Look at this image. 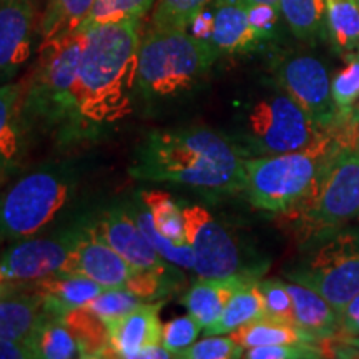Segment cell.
<instances>
[{"label":"cell","instance_id":"cell-1","mask_svg":"<svg viewBox=\"0 0 359 359\" xmlns=\"http://www.w3.org/2000/svg\"><path fill=\"white\" fill-rule=\"evenodd\" d=\"M130 175L217 196L245 191L246 182L243 154L206 128L151 132L138 148Z\"/></svg>","mask_w":359,"mask_h":359},{"label":"cell","instance_id":"cell-2","mask_svg":"<svg viewBox=\"0 0 359 359\" xmlns=\"http://www.w3.org/2000/svg\"><path fill=\"white\" fill-rule=\"evenodd\" d=\"M140 20L100 25L85 34L75 97L80 138L125 118L137 95Z\"/></svg>","mask_w":359,"mask_h":359},{"label":"cell","instance_id":"cell-3","mask_svg":"<svg viewBox=\"0 0 359 359\" xmlns=\"http://www.w3.org/2000/svg\"><path fill=\"white\" fill-rule=\"evenodd\" d=\"M85 34L75 32L42 40L37 64L25 77L22 116L27 130L53 132L60 140H79L75 97Z\"/></svg>","mask_w":359,"mask_h":359},{"label":"cell","instance_id":"cell-4","mask_svg":"<svg viewBox=\"0 0 359 359\" xmlns=\"http://www.w3.org/2000/svg\"><path fill=\"white\" fill-rule=\"evenodd\" d=\"M218 55L188 30L151 27L138 47L137 95L148 102L183 95L203 82Z\"/></svg>","mask_w":359,"mask_h":359},{"label":"cell","instance_id":"cell-5","mask_svg":"<svg viewBox=\"0 0 359 359\" xmlns=\"http://www.w3.org/2000/svg\"><path fill=\"white\" fill-rule=\"evenodd\" d=\"M288 213L311 243L359 218V143L339 142L308 195Z\"/></svg>","mask_w":359,"mask_h":359},{"label":"cell","instance_id":"cell-6","mask_svg":"<svg viewBox=\"0 0 359 359\" xmlns=\"http://www.w3.org/2000/svg\"><path fill=\"white\" fill-rule=\"evenodd\" d=\"M74 170L40 167L22 175L0 195V245L40 235L72 205Z\"/></svg>","mask_w":359,"mask_h":359},{"label":"cell","instance_id":"cell-7","mask_svg":"<svg viewBox=\"0 0 359 359\" xmlns=\"http://www.w3.org/2000/svg\"><path fill=\"white\" fill-rule=\"evenodd\" d=\"M338 143L333 130H327L320 140L302 151L245 160V193L250 203L263 212L288 213L311 190Z\"/></svg>","mask_w":359,"mask_h":359},{"label":"cell","instance_id":"cell-8","mask_svg":"<svg viewBox=\"0 0 359 359\" xmlns=\"http://www.w3.org/2000/svg\"><path fill=\"white\" fill-rule=\"evenodd\" d=\"M286 276L320 293L339 313L359 294V226L348 224L313 241Z\"/></svg>","mask_w":359,"mask_h":359},{"label":"cell","instance_id":"cell-9","mask_svg":"<svg viewBox=\"0 0 359 359\" xmlns=\"http://www.w3.org/2000/svg\"><path fill=\"white\" fill-rule=\"evenodd\" d=\"M88 223L74 224L53 235H35L8 243L0 253L6 290H29L35 283L57 275H72L75 251Z\"/></svg>","mask_w":359,"mask_h":359},{"label":"cell","instance_id":"cell-10","mask_svg":"<svg viewBox=\"0 0 359 359\" xmlns=\"http://www.w3.org/2000/svg\"><path fill=\"white\" fill-rule=\"evenodd\" d=\"M326 132L293 98L280 93L251 107L246 116L245 140L257 154L283 155L311 147Z\"/></svg>","mask_w":359,"mask_h":359},{"label":"cell","instance_id":"cell-11","mask_svg":"<svg viewBox=\"0 0 359 359\" xmlns=\"http://www.w3.org/2000/svg\"><path fill=\"white\" fill-rule=\"evenodd\" d=\"M188 245L195 255L193 271L198 278L222 280L238 275L241 268L240 248L231 233L200 205L182 206Z\"/></svg>","mask_w":359,"mask_h":359},{"label":"cell","instance_id":"cell-12","mask_svg":"<svg viewBox=\"0 0 359 359\" xmlns=\"http://www.w3.org/2000/svg\"><path fill=\"white\" fill-rule=\"evenodd\" d=\"M278 83L309 115L318 127L330 130L338 123V109L326 67L309 55L291 57L276 72Z\"/></svg>","mask_w":359,"mask_h":359},{"label":"cell","instance_id":"cell-13","mask_svg":"<svg viewBox=\"0 0 359 359\" xmlns=\"http://www.w3.org/2000/svg\"><path fill=\"white\" fill-rule=\"evenodd\" d=\"M212 6L208 4L190 29L218 53L250 52L266 40L251 25L246 7L233 0H212Z\"/></svg>","mask_w":359,"mask_h":359},{"label":"cell","instance_id":"cell-14","mask_svg":"<svg viewBox=\"0 0 359 359\" xmlns=\"http://www.w3.org/2000/svg\"><path fill=\"white\" fill-rule=\"evenodd\" d=\"M93 230L137 271L158 273V275H170L172 271L173 264L165 262L156 253L138 228L130 208L109 210L93 223Z\"/></svg>","mask_w":359,"mask_h":359},{"label":"cell","instance_id":"cell-15","mask_svg":"<svg viewBox=\"0 0 359 359\" xmlns=\"http://www.w3.org/2000/svg\"><path fill=\"white\" fill-rule=\"evenodd\" d=\"M32 0H0V85L13 82L34 55Z\"/></svg>","mask_w":359,"mask_h":359},{"label":"cell","instance_id":"cell-16","mask_svg":"<svg viewBox=\"0 0 359 359\" xmlns=\"http://www.w3.org/2000/svg\"><path fill=\"white\" fill-rule=\"evenodd\" d=\"M137 273L132 264L120 257L88 223L87 231L75 251L72 275H83L100 283L107 290H127L128 283Z\"/></svg>","mask_w":359,"mask_h":359},{"label":"cell","instance_id":"cell-17","mask_svg":"<svg viewBox=\"0 0 359 359\" xmlns=\"http://www.w3.org/2000/svg\"><path fill=\"white\" fill-rule=\"evenodd\" d=\"M25 77L0 85V175L7 178L22 165L29 145V130L22 116Z\"/></svg>","mask_w":359,"mask_h":359},{"label":"cell","instance_id":"cell-18","mask_svg":"<svg viewBox=\"0 0 359 359\" xmlns=\"http://www.w3.org/2000/svg\"><path fill=\"white\" fill-rule=\"evenodd\" d=\"M163 302H143L109 327L111 358L137 359L142 349L161 344L163 325L160 323V309Z\"/></svg>","mask_w":359,"mask_h":359},{"label":"cell","instance_id":"cell-19","mask_svg":"<svg viewBox=\"0 0 359 359\" xmlns=\"http://www.w3.org/2000/svg\"><path fill=\"white\" fill-rule=\"evenodd\" d=\"M48 318L39 291L4 290L0 294V338L30 343Z\"/></svg>","mask_w":359,"mask_h":359},{"label":"cell","instance_id":"cell-20","mask_svg":"<svg viewBox=\"0 0 359 359\" xmlns=\"http://www.w3.org/2000/svg\"><path fill=\"white\" fill-rule=\"evenodd\" d=\"M253 280L255 278L250 273H238L222 280L198 278V281L193 283L188 293L183 296V304L187 306L188 314L205 331L218 321L231 296Z\"/></svg>","mask_w":359,"mask_h":359},{"label":"cell","instance_id":"cell-21","mask_svg":"<svg viewBox=\"0 0 359 359\" xmlns=\"http://www.w3.org/2000/svg\"><path fill=\"white\" fill-rule=\"evenodd\" d=\"M29 290L42 294L43 308L48 316L64 318L74 309L95 299L107 288L83 275H57L35 283Z\"/></svg>","mask_w":359,"mask_h":359},{"label":"cell","instance_id":"cell-22","mask_svg":"<svg viewBox=\"0 0 359 359\" xmlns=\"http://www.w3.org/2000/svg\"><path fill=\"white\" fill-rule=\"evenodd\" d=\"M286 288L293 299L296 326L306 331L316 341L331 339L339 334V313L326 298L294 281L286 283Z\"/></svg>","mask_w":359,"mask_h":359},{"label":"cell","instance_id":"cell-23","mask_svg":"<svg viewBox=\"0 0 359 359\" xmlns=\"http://www.w3.org/2000/svg\"><path fill=\"white\" fill-rule=\"evenodd\" d=\"M266 318L264 299L258 288V281L253 280L241 286L230 302L224 306L222 316L212 327L205 330V334H230L238 327L250 325V323Z\"/></svg>","mask_w":359,"mask_h":359},{"label":"cell","instance_id":"cell-24","mask_svg":"<svg viewBox=\"0 0 359 359\" xmlns=\"http://www.w3.org/2000/svg\"><path fill=\"white\" fill-rule=\"evenodd\" d=\"M230 338L241 344L245 349L258 346H271V344H286V343H318L313 336L306 331L291 323H283L271 320V318H262L250 325H245L238 330L231 331Z\"/></svg>","mask_w":359,"mask_h":359},{"label":"cell","instance_id":"cell-25","mask_svg":"<svg viewBox=\"0 0 359 359\" xmlns=\"http://www.w3.org/2000/svg\"><path fill=\"white\" fill-rule=\"evenodd\" d=\"M29 346L37 359L82 358L77 338L62 318H48L30 339Z\"/></svg>","mask_w":359,"mask_h":359},{"label":"cell","instance_id":"cell-26","mask_svg":"<svg viewBox=\"0 0 359 359\" xmlns=\"http://www.w3.org/2000/svg\"><path fill=\"white\" fill-rule=\"evenodd\" d=\"M326 25L339 52L359 48V0H326Z\"/></svg>","mask_w":359,"mask_h":359},{"label":"cell","instance_id":"cell-27","mask_svg":"<svg viewBox=\"0 0 359 359\" xmlns=\"http://www.w3.org/2000/svg\"><path fill=\"white\" fill-rule=\"evenodd\" d=\"M95 0H48L40 22L42 40L72 34L92 11Z\"/></svg>","mask_w":359,"mask_h":359},{"label":"cell","instance_id":"cell-28","mask_svg":"<svg viewBox=\"0 0 359 359\" xmlns=\"http://www.w3.org/2000/svg\"><path fill=\"white\" fill-rule=\"evenodd\" d=\"M142 205L150 212L154 223L161 235L177 245H188L182 205L165 191H140Z\"/></svg>","mask_w":359,"mask_h":359},{"label":"cell","instance_id":"cell-29","mask_svg":"<svg viewBox=\"0 0 359 359\" xmlns=\"http://www.w3.org/2000/svg\"><path fill=\"white\" fill-rule=\"evenodd\" d=\"M155 2L156 0H95L92 11L77 30L87 34L100 25L123 20H140Z\"/></svg>","mask_w":359,"mask_h":359},{"label":"cell","instance_id":"cell-30","mask_svg":"<svg viewBox=\"0 0 359 359\" xmlns=\"http://www.w3.org/2000/svg\"><path fill=\"white\" fill-rule=\"evenodd\" d=\"M132 213L138 228H140L147 240L150 241V245L154 246L156 253H158L165 262L172 263L173 266L191 269L193 271V268H195V255H193L190 245H177L175 241L170 240V238L161 235V233L156 230L150 212H148L143 205L137 206V208H132Z\"/></svg>","mask_w":359,"mask_h":359},{"label":"cell","instance_id":"cell-31","mask_svg":"<svg viewBox=\"0 0 359 359\" xmlns=\"http://www.w3.org/2000/svg\"><path fill=\"white\" fill-rule=\"evenodd\" d=\"M280 12L302 40L316 37L326 19V0H280Z\"/></svg>","mask_w":359,"mask_h":359},{"label":"cell","instance_id":"cell-32","mask_svg":"<svg viewBox=\"0 0 359 359\" xmlns=\"http://www.w3.org/2000/svg\"><path fill=\"white\" fill-rule=\"evenodd\" d=\"M212 0H156L154 27L188 30Z\"/></svg>","mask_w":359,"mask_h":359},{"label":"cell","instance_id":"cell-33","mask_svg":"<svg viewBox=\"0 0 359 359\" xmlns=\"http://www.w3.org/2000/svg\"><path fill=\"white\" fill-rule=\"evenodd\" d=\"M331 90L338 109V123L353 120L359 100V55L349 57L348 65L331 80Z\"/></svg>","mask_w":359,"mask_h":359},{"label":"cell","instance_id":"cell-34","mask_svg":"<svg viewBox=\"0 0 359 359\" xmlns=\"http://www.w3.org/2000/svg\"><path fill=\"white\" fill-rule=\"evenodd\" d=\"M143 303L142 298L132 293L130 290L120 288V290H105L102 294H98L95 299L85 304L87 311H90L95 316L105 323L107 326L114 325L125 314H128L132 309H135L138 304Z\"/></svg>","mask_w":359,"mask_h":359},{"label":"cell","instance_id":"cell-35","mask_svg":"<svg viewBox=\"0 0 359 359\" xmlns=\"http://www.w3.org/2000/svg\"><path fill=\"white\" fill-rule=\"evenodd\" d=\"M245 348L230 336L208 334L205 339L195 341L180 354L183 359H236L243 358Z\"/></svg>","mask_w":359,"mask_h":359},{"label":"cell","instance_id":"cell-36","mask_svg":"<svg viewBox=\"0 0 359 359\" xmlns=\"http://www.w3.org/2000/svg\"><path fill=\"white\" fill-rule=\"evenodd\" d=\"M258 288L263 294L266 318L296 325L293 299H291L290 291L286 288V283L271 278V280L258 281Z\"/></svg>","mask_w":359,"mask_h":359},{"label":"cell","instance_id":"cell-37","mask_svg":"<svg viewBox=\"0 0 359 359\" xmlns=\"http://www.w3.org/2000/svg\"><path fill=\"white\" fill-rule=\"evenodd\" d=\"M201 326L193 318L188 316L177 318V320L163 325V336H161V344L172 353L173 358H180V354L190 348L198 338Z\"/></svg>","mask_w":359,"mask_h":359},{"label":"cell","instance_id":"cell-38","mask_svg":"<svg viewBox=\"0 0 359 359\" xmlns=\"http://www.w3.org/2000/svg\"><path fill=\"white\" fill-rule=\"evenodd\" d=\"M243 358L248 359H316L325 358L321 348L314 343H286L245 349Z\"/></svg>","mask_w":359,"mask_h":359},{"label":"cell","instance_id":"cell-39","mask_svg":"<svg viewBox=\"0 0 359 359\" xmlns=\"http://www.w3.org/2000/svg\"><path fill=\"white\" fill-rule=\"evenodd\" d=\"M246 12H248V19L251 22V25H253L264 39L271 37L278 17H280V8L273 6H253L246 7Z\"/></svg>","mask_w":359,"mask_h":359},{"label":"cell","instance_id":"cell-40","mask_svg":"<svg viewBox=\"0 0 359 359\" xmlns=\"http://www.w3.org/2000/svg\"><path fill=\"white\" fill-rule=\"evenodd\" d=\"M341 331L339 334L359 336V294L339 311Z\"/></svg>","mask_w":359,"mask_h":359},{"label":"cell","instance_id":"cell-41","mask_svg":"<svg viewBox=\"0 0 359 359\" xmlns=\"http://www.w3.org/2000/svg\"><path fill=\"white\" fill-rule=\"evenodd\" d=\"M35 353L29 343L0 338V359H34Z\"/></svg>","mask_w":359,"mask_h":359},{"label":"cell","instance_id":"cell-42","mask_svg":"<svg viewBox=\"0 0 359 359\" xmlns=\"http://www.w3.org/2000/svg\"><path fill=\"white\" fill-rule=\"evenodd\" d=\"M233 2L240 4L243 7H253V6H273L280 8V0H233Z\"/></svg>","mask_w":359,"mask_h":359},{"label":"cell","instance_id":"cell-43","mask_svg":"<svg viewBox=\"0 0 359 359\" xmlns=\"http://www.w3.org/2000/svg\"><path fill=\"white\" fill-rule=\"evenodd\" d=\"M339 341H343L344 344H348V346H351L353 349H356L359 353V336H348V334H338L336 336Z\"/></svg>","mask_w":359,"mask_h":359},{"label":"cell","instance_id":"cell-44","mask_svg":"<svg viewBox=\"0 0 359 359\" xmlns=\"http://www.w3.org/2000/svg\"><path fill=\"white\" fill-rule=\"evenodd\" d=\"M4 290H6V281H4L2 271H0V294H2V293H4Z\"/></svg>","mask_w":359,"mask_h":359},{"label":"cell","instance_id":"cell-45","mask_svg":"<svg viewBox=\"0 0 359 359\" xmlns=\"http://www.w3.org/2000/svg\"><path fill=\"white\" fill-rule=\"evenodd\" d=\"M353 118L359 120V110H354V115H353Z\"/></svg>","mask_w":359,"mask_h":359},{"label":"cell","instance_id":"cell-46","mask_svg":"<svg viewBox=\"0 0 359 359\" xmlns=\"http://www.w3.org/2000/svg\"><path fill=\"white\" fill-rule=\"evenodd\" d=\"M4 180H6V178H4V177H2V175H0V183H2V182H4Z\"/></svg>","mask_w":359,"mask_h":359},{"label":"cell","instance_id":"cell-47","mask_svg":"<svg viewBox=\"0 0 359 359\" xmlns=\"http://www.w3.org/2000/svg\"><path fill=\"white\" fill-rule=\"evenodd\" d=\"M358 143H359V142H358Z\"/></svg>","mask_w":359,"mask_h":359}]
</instances>
